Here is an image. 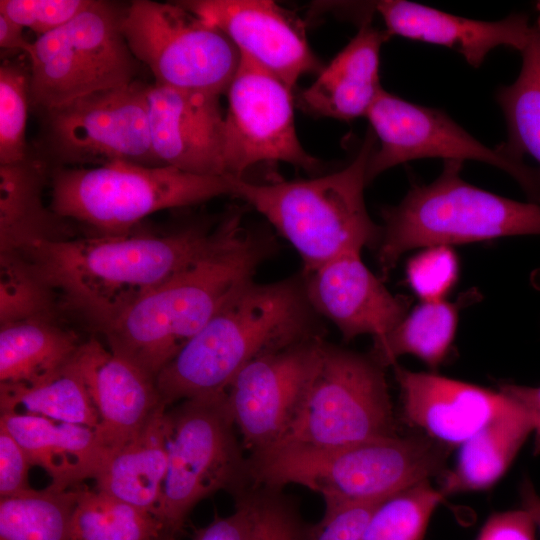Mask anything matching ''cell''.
Segmentation results:
<instances>
[{
	"mask_svg": "<svg viewBox=\"0 0 540 540\" xmlns=\"http://www.w3.org/2000/svg\"><path fill=\"white\" fill-rule=\"evenodd\" d=\"M536 525L524 510H510L491 515L477 540H535Z\"/></svg>",
	"mask_w": 540,
	"mask_h": 540,
	"instance_id": "obj_41",
	"label": "cell"
},
{
	"mask_svg": "<svg viewBox=\"0 0 540 540\" xmlns=\"http://www.w3.org/2000/svg\"><path fill=\"white\" fill-rule=\"evenodd\" d=\"M30 466L31 462L23 447L0 424V499L32 489L28 482Z\"/></svg>",
	"mask_w": 540,
	"mask_h": 540,
	"instance_id": "obj_39",
	"label": "cell"
},
{
	"mask_svg": "<svg viewBox=\"0 0 540 540\" xmlns=\"http://www.w3.org/2000/svg\"><path fill=\"white\" fill-rule=\"evenodd\" d=\"M375 8L384 21L388 37L397 35L448 47L475 68L496 47L506 46L521 52L533 27L524 14H512L499 21H481L404 0L380 1Z\"/></svg>",
	"mask_w": 540,
	"mask_h": 540,
	"instance_id": "obj_21",
	"label": "cell"
},
{
	"mask_svg": "<svg viewBox=\"0 0 540 540\" xmlns=\"http://www.w3.org/2000/svg\"><path fill=\"white\" fill-rule=\"evenodd\" d=\"M323 337L261 356L231 380L227 402L243 447L267 448L286 434L300 409Z\"/></svg>",
	"mask_w": 540,
	"mask_h": 540,
	"instance_id": "obj_15",
	"label": "cell"
},
{
	"mask_svg": "<svg viewBox=\"0 0 540 540\" xmlns=\"http://www.w3.org/2000/svg\"><path fill=\"white\" fill-rule=\"evenodd\" d=\"M2 413L32 414L96 430L99 419L73 359L56 373L31 384H0Z\"/></svg>",
	"mask_w": 540,
	"mask_h": 540,
	"instance_id": "obj_27",
	"label": "cell"
},
{
	"mask_svg": "<svg viewBox=\"0 0 540 540\" xmlns=\"http://www.w3.org/2000/svg\"><path fill=\"white\" fill-rule=\"evenodd\" d=\"M302 276L314 311L334 323L345 340L365 334L383 339L411 304L410 297L393 295L360 253L338 256Z\"/></svg>",
	"mask_w": 540,
	"mask_h": 540,
	"instance_id": "obj_18",
	"label": "cell"
},
{
	"mask_svg": "<svg viewBox=\"0 0 540 540\" xmlns=\"http://www.w3.org/2000/svg\"><path fill=\"white\" fill-rule=\"evenodd\" d=\"M121 32L160 85L221 96L240 64L229 38L179 2L133 1L123 12Z\"/></svg>",
	"mask_w": 540,
	"mask_h": 540,
	"instance_id": "obj_11",
	"label": "cell"
},
{
	"mask_svg": "<svg viewBox=\"0 0 540 540\" xmlns=\"http://www.w3.org/2000/svg\"><path fill=\"white\" fill-rule=\"evenodd\" d=\"M30 76L15 62L0 67V165L25 160Z\"/></svg>",
	"mask_w": 540,
	"mask_h": 540,
	"instance_id": "obj_34",
	"label": "cell"
},
{
	"mask_svg": "<svg viewBox=\"0 0 540 540\" xmlns=\"http://www.w3.org/2000/svg\"><path fill=\"white\" fill-rule=\"evenodd\" d=\"M43 165L26 158L0 165V227L2 249L32 237H54L46 227L55 218L41 202Z\"/></svg>",
	"mask_w": 540,
	"mask_h": 540,
	"instance_id": "obj_31",
	"label": "cell"
},
{
	"mask_svg": "<svg viewBox=\"0 0 540 540\" xmlns=\"http://www.w3.org/2000/svg\"><path fill=\"white\" fill-rule=\"evenodd\" d=\"M0 424L23 447L31 465L43 468L51 486L61 490L95 479L107 458L96 431L88 426L21 413H2Z\"/></svg>",
	"mask_w": 540,
	"mask_h": 540,
	"instance_id": "obj_23",
	"label": "cell"
},
{
	"mask_svg": "<svg viewBox=\"0 0 540 540\" xmlns=\"http://www.w3.org/2000/svg\"><path fill=\"white\" fill-rule=\"evenodd\" d=\"M252 520L249 505L243 496L236 498L233 513L216 517L208 525L194 530L192 540H251Z\"/></svg>",
	"mask_w": 540,
	"mask_h": 540,
	"instance_id": "obj_40",
	"label": "cell"
},
{
	"mask_svg": "<svg viewBox=\"0 0 540 540\" xmlns=\"http://www.w3.org/2000/svg\"><path fill=\"white\" fill-rule=\"evenodd\" d=\"M90 0H0V13L40 36L73 19Z\"/></svg>",
	"mask_w": 540,
	"mask_h": 540,
	"instance_id": "obj_37",
	"label": "cell"
},
{
	"mask_svg": "<svg viewBox=\"0 0 540 540\" xmlns=\"http://www.w3.org/2000/svg\"><path fill=\"white\" fill-rule=\"evenodd\" d=\"M123 12L90 3L63 26L39 36L28 56L30 102L44 112L135 81L137 60L121 32Z\"/></svg>",
	"mask_w": 540,
	"mask_h": 540,
	"instance_id": "obj_10",
	"label": "cell"
},
{
	"mask_svg": "<svg viewBox=\"0 0 540 540\" xmlns=\"http://www.w3.org/2000/svg\"><path fill=\"white\" fill-rule=\"evenodd\" d=\"M451 448L430 437L387 436L339 446L275 443L248 456L252 484H298L324 503L383 501L444 471Z\"/></svg>",
	"mask_w": 540,
	"mask_h": 540,
	"instance_id": "obj_4",
	"label": "cell"
},
{
	"mask_svg": "<svg viewBox=\"0 0 540 540\" xmlns=\"http://www.w3.org/2000/svg\"><path fill=\"white\" fill-rule=\"evenodd\" d=\"M82 342L53 320L52 313L1 323L0 384H31L56 373Z\"/></svg>",
	"mask_w": 540,
	"mask_h": 540,
	"instance_id": "obj_26",
	"label": "cell"
},
{
	"mask_svg": "<svg viewBox=\"0 0 540 540\" xmlns=\"http://www.w3.org/2000/svg\"><path fill=\"white\" fill-rule=\"evenodd\" d=\"M74 362L98 413L96 434L107 457L133 439L163 405L153 376L111 351L95 336Z\"/></svg>",
	"mask_w": 540,
	"mask_h": 540,
	"instance_id": "obj_19",
	"label": "cell"
},
{
	"mask_svg": "<svg viewBox=\"0 0 540 540\" xmlns=\"http://www.w3.org/2000/svg\"><path fill=\"white\" fill-rule=\"evenodd\" d=\"M275 248L239 223L216 247L123 309L98 332L106 346L156 378Z\"/></svg>",
	"mask_w": 540,
	"mask_h": 540,
	"instance_id": "obj_3",
	"label": "cell"
},
{
	"mask_svg": "<svg viewBox=\"0 0 540 540\" xmlns=\"http://www.w3.org/2000/svg\"><path fill=\"white\" fill-rule=\"evenodd\" d=\"M221 221L165 233L99 234L83 238L32 237L2 249L52 299L96 331L134 301L208 253L242 221Z\"/></svg>",
	"mask_w": 540,
	"mask_h": 540,
	"instance_id": "obj_1",
	"label": "cell"
},
{
	"mask_svg": "<svg viewBox=\"0 0 540 540\" xmlns=\"http://www.w3.org/2000/svg\"><path fill=\"white\" fill-rule=\"evenodd\" d=\"M463 162L444 161L437 179L414 185L394 206L382 209L376 257L385 279L407 251L434 245L540 235V204L518 202L467 183Z\"/></svg>",
	"mask_w": 540,
	"mask_h": 540,
	"instance_id": "obj_6",
	"label": "cell"
},
{
	"mask_svg": "<svg viewBox=\"0 0 540 540\" xmlns=\"http://www.w3.org/2000/svg\"><path fill=\"white\" fill-rule=\"evenodd\" d=\"M384 501L324 503V514L311 525L309 540H361L371 516Z\"/></svg>",
	"mask_w": 540,
	"mask_h": 540,
	"instance_id": "obj_38",
	"label": "cell"
},
{
	"mask_svg": "<svg viewBox=\"0 0 540 540\" xmlns=\"http://www.w3.org/2000/svg\"><path fill=\"white\" fill-rule=\"evenodd\" d=\"M240 496L250 508L251 540L310 539L311 525L301 519L297 508L281 489L253 485Z\"/></svg>",
	"mask_w": 540,
	"mask_h": 540,
	"instance_id": "obj_35",
	"label": "cell"
},
{
	"mask_svg": "<svg viewBox=\"0 0 540 540\" xmlns=\"http://www.w3.org/2000/svg\"><path fill=\"white\" fill-rule=\"evenodd\" d=\"M72 540H175L159 520L144 509L98 489L76 486L71 518Z\"/></svg>",
	"mask_w": 540,
	"mask_h": 540,
	"instance_id": "obj_28",
	"label": "cell"
},
{
	"mask_svg": "<svg viewBox=\"0 0 540 540\" xmlns=\"http://www.w3.org/2000/svg\"><path fill=\"white\" fill-rule=\"evenodd\" d=\"M187 10L222 31L246 58L290 88L307 74L322 70L304 29L270 0L179 1Z\"/></svg>",
	"mask_w": 540,
	"mask_h": 540,
	"instance_id": "obj_16",
	"label": "cell"
},
{
	"mask_svg": "<svg viewBox=\"0 0 540 540\" xmlns=\"http://www.w3.org/2000/svg\"><path fill=\"white\" fill-rule=\"evenodd\" d=\"M394 365L406 421L451 448L471 438L509 401L499 390Z\"/></svg>",
	"mask_w": 540,
	"mask_h": 540,
	"instance_id": "obj_20",
	"label": "cell"
},
{
	"mask_svg": "<svg viewBox=\"0 0 540 540\" xmlns=\"http://www.w3.org/2000/svg\"><path fill=\"white\" fill-rule=\"evenodd\" d=\"M522 66L517 79L496 93L508 128V140L502 145L514 156L524 154L540 164V27H532L530 38L521 51Z\"/></svg>",
	"mask_w": 540,
	"mask_h": 540,
	"instance_id": "obj_30",
	"label": "cell"
},
{
	"mask_svg": "<svg viewBox=\"0 0 540 540\" xmlns=\"http://www.w3.org/2000/svg\"><path fill=\"white\" fill-rule=\"evenodd\" d=\"M537 9H538V11L540 13V1L537 3ZM537 25L540 27V16H539V20H538Z\"/></svg>",
	"mask_w": 540,
	"mask_h": 540,
	"instance_id": "obj_45",
	"label": "cell"
},
{
	"mask_svg": "<svg viewBox=\"0 0 540 540\" xmlns=\"http://www.w3.org/2000/svg\"><path fill=\"white\" fill-rule=\"evenodd\" d=\"M166 427L168 467L157 517L176 537L201 500L221 490L238 497L253 484L226 391L167 408Z\"/></svg>",
	"mask_w": 540,
	"mask_h": 540,
	"instance_id": "obj_8",
	"label": "cell"
},
{
	"mask_svg": "<svg viewBox=\"0 0 540 540\" xmlns=\"http://www.w3.org/2000/svg\"><path fill=\"white\" fill-rule=\"evenodd\" d=\"M383 368L323 339L297 416L276 443L339 446L396 435Z\"/></svg>",
	"mask_w": 540,
	"mask_h": 540,
	"instance_id": "obj_9",
	"label": "cell"
},
{
	"mask_svg": "<svg viewBox=\"0 0 540 540\" xmlns=\"http://www.w3.org/2000/svg\"><path fill=\"white\" fill-rule=\"evenodd\" d=\"M76 487L49 486L0 499V540H72Z\"/></svg>",
	"mask_w": 540,
	"mask_h": 540,
	"instance_id": "obj_32",
	"label": "cell"
},
{
	"mask_svg": "<svg viewBox=\"0 0 540 540\" xmlns=\"http://www.w3.org/2000/svg\"><path fill=\"white\" fill-rule=\"evenodd\" d=\"M292 88L241 57L227 94L225 162L227 175L244 173L262 162H285L316 170L319 161L301 145L295 128Z\"/></svg>",
	"mask_w": 540,
	"mask_h": 540,
	"instance_id": "obj_14",
	"label": "cell"
},
{
	"mask_svg": "<svg viewBox=\"0 0 540 540\" xmlns=\"http://www.w3.org/2000/svg\"><path fill=\"white\" fill-rule=\"evenodd\" d=\"M499 391L520 405L533 424L535 455L540 454V386L530 387L510 383L499 385Z\"/></svg>",
	"mask_w": 540,
	"mask_h": 540,
	"instance_id": "obj_42",
	"label": "cell"
},
{
	"mask_svg": "<svg viewBox=\"0 0 540 540\" xmlns=\"http://www.w3.org/2000/svg\"><path fill=\"white\" fill-rule=\"evenodd\" d=\"M167 407L112 452L95 477L96 489L157 516L168 467Z\"/></svg>",
	"mask_w": 540,
	"mask_h": 540,
	"instance_id": "obj_24",
	"label": "cell"
},
{
	"mask_svg": "<svg viewBox=\"0 0 540 540\" xmlns=\"http://www.w3.org/2000/svg\"><path fill=\"white\" fill-rule=\"evenodd\" d=\"M521 508L533 519L540 530V496L529 479H524L520 486Z\"/></svg>",
	"mask_w": 540,
	"mask_h": 540,
	"instance_id": "obj_44",
	"label": "cell"
},
{
	"mask_svg": "<svg viewBox=\"0 0 540 540\" xmlns=\"http://www.w3.org/2000/svg\"><path fill=\"white\" fill-rule=\"evenodd\" d=\"M458 274V258L446 245L424 247L406 266L407 282L422 301L443 300L455 285Z\"/></svg>",
	"mask_w": 540,
	"mask_h": 540,
	"instance_id": "obj_36",
	"label": "cell"
},
{
	"mask_svg": "<svg viewBox=\"0 0 540 540\" xmlns=\"http://www.w3.org/2000/svg\"><path fill=\"white\" fill-rule=\"evenodd\" d=\"M33 42H29L23 34V27L0 13V47L5 50H21L28 56Z\"/></svg>",
	"mask_w": 540,
	"mask_h": 540,
	"instance_id": "obj_43",
	"label": "cell"
},
{
	"mask_svg": "<svg viewBox=\"0 0 540 540\" xmlns=\"http://www.w3.org/2000/svg\"><path fill=\"white\" fill-rule=\"evenodd\" d=\"M366 118L378 140L367 167L368 183L414 159L475 160L507 172L533 201L540 202V170L527 166L502 144L495 149L485 146L441 110L413 104L382 89Z\"/></svg>",
	"mask_w": 540,
	"mask_h": 540,
	"instance_id": "obj_12",
	"label": "cell"
},
{
	"mask_svg": "<svg viewBox=\"0 0 540 540\" xmlns=\"http://www.w3.org/2000/svg\"><path fill=\"white\" fill-rule=\"evenodd\" d=\"M375 147L369 129L356 157L337 172L270 184L233 178V196L276 228L301 257L302 273H308L338 256L378 246L381 226L370 218L364 200Z\"/></svg>",
	"mask_w": 540,
	"mask_h": 540,
	"instance_id": "obj_5",
	"label": "cell"
},
{
	"mask_svg": "<svg viewBox=\"0 0 540 540\" xmlns=\"http://www.w3.org/2000/svg\"><path fill=\"white\" fill-rule=\"evenodd\" d=\"M458 322L455 304L443 300L423 301L383 339L374 341L371 356L383 367L411 354L432 368L447 356Z\"/></svg>",
	"mask_w": 540,
	"mask_h": 540,
	"instance_id": "obj_29",
	"label": "cell"
},
{
	"mask_svg": "<svg viewBox=\"0 0 540 540\" xmlns=\"http://www.w3.org/2000/svg\"><path fill=\"white\" fill-rule=\"evenodd\" d=\"M388 38L365 20L351 41L298 96L307 112L350 121L366 117L383 89L379 78L380 49Z\"/></svg>",
	"mask_w": 540,
	"mask_h": 540,
	"instance_id": "obj_22",
	"label": "cell"
},
{
	"mask_svg": "<svg viewBox=\"0 0 540 540\" xmlns=\"http://www.w3.org/2000/svg\"><path fill=\"white\" fill-rule=\"evenodd\" d=\"M443 497L429 480L391 496L375 510L361 540H424Z\"/></svg>",
	"mask_w": 540,
	"mask_h": 540,
	"instance_id": "obj_33",
	"label": "cell"
},
{
	"mask_svg": "<svg viewBox=\"0 0 540 540\" xmlns=\"http://www.w3.org/2000/svg\"><path fill=\"white\" fill-rule=\"evenodd\" d=\"M147 103L152 148L161 165L228 176L219 95L154 83L148 85Z\"/></svg>",
	"mask_w": 540,
	"mask_h": 540,
	"instance_id": "obj_17",
	"label": "cell"
},
{
	"mask_svg": "<svg viewBox=\"0 0 540 540\" xmlns=\"http://www.w3.org/2000/svg\"><path fill=\"white\" fill-rule=\"evenodd\" d=\"M233 178L124 161L93 168L57 167L50 175L49 209L99 234H120L158 211L233 196Z\"/></svg>",
	"mask_w": 540,
	"mask_h": 540,
	"instance_id": "obj_7",
	"label": "cell"
},
{
	"mask_svg": "<svg viewBox=\"0 0 540 540\" xmlns=\"http://www.w3.org/2000/svg\"><path fill=\"white\" fill-rule=\"evenodd\" d=\"M531 433L529 415L509 398L487 424L460 445L455 466L443 477L441 493L445 496L490 488L508 470Z\"/></svg>",
	"mask_w": 540,
	"mask_h": 540,
	"instance_id": "obj_25",
	"label": "cell"
},
{
	"mask_svg": "<svg viewBox=\"0 0 540 540\" xmlns=\"http://www.w3.org/2000/svg\"><path fill=\"white\" fill-rule=\"evenodd\" d=\"M147 88L139 81L46 112L50 148L63 163L161 166L151 143Z\"/></svg>",
	"mask_w": 540,
	"mask_h": 540,
	"instance_id": "obj_13",
	"label": "cell"
},
{
	"mask_svg": "<svg viewBox=\"0 0 540 540\" xmlns=\"http://www.w3.org/2000/svg\"><path fill=\"white\" fill-rule=\"evenodd\" d=\"M318 316L302 274L266 284L249 281L158 373L163 405L225 392L254 359L323 337Z\"/></svg>",
	"mask_w": 540,
	"mask_h": 540,
	"instance_id": "obj_2",
	"label": "cell"
}]
</instances>
